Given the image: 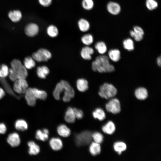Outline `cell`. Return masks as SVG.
Wrapping results in <instances>:
<instances>
[{
    "mask_svg": "<svg viewBox=\"0 0 161 161\" xmlns=\"http://www.w3.org/2000/svg\"><path fill=\"white\" fill-rule=\"evenodd\" d=\"M82 4L83 8L86 10H91L94 5L93 0H83Z\"/></svg>",
    "mask_w": 161,
    "mask_h": 161,
    "instance_id": "cell-38",
    "label": "cell"
},
{
    "mask_svg": "<svg viewBox=\"0 0 161 161\" xmlns=\"http://www.w3.org/2000/svg\"><path fill=\"white\" fill-rule=\"evenodd\" d=\"M135 95L136 98L139 100H144L148 96L147 90L144 87H139L135 91Z\"/></svg>",
    "mask_w": 161,
    "mask_h": 161,
    "instance_id": "cell-14",
    "label": "cell"
},
{
    "mask_svg": "<svg viewBox=\"0 0 161 161\" xmlns=\"http://www.w3.org/2000/svg\"><path fill=\"white\" fill-rule=\"evenodd\" d=\"M88 82L86 80L81 78L78 80L76 83L77 87L81 92H84L88 88Z\"/></svg>",
    "mask_w": 161,
    "mask_h": 161,
    "instance_id": "cell-20",
    "label": "cell"
},
{
    "mask_svg": "<svg viewBox=\"0 0 161 161\" xmlns=\"http://www.w3.org/2000/svg\"><path fill=\"white\" fill-rule=\"evenodd\" d=\"M25 98L28 104L30 106H34L36 103V100L32 90V88H28L25 93Z\"/></svg>",
    "mask_w": 161,
    "mask_h": 161,
    "instance_id": "cell-12",
    "label": "cell"
},
{
    "mask_svg": "<svg viewBox=\"0 0 161 161\" xmlns=\"http://www.w3.org/2000/svg\"><path fill=\"white\" fill-rule=\"evenodd\" d=\"M57 131L59 135L63 137H67L71 134L70 129L64 124H61L58 126L57 129Z\"/></svg>",
    "mask_w": 161,
    "mask_h": 161,
    "instance_id": "cell-17",
    "label": "cell"
},
{
    "mask_svg": "<svg viewBox=\"0 0 161 161\" xmlns=\"http://www.w3.org/2000/svg\"><path fill=\"white\" fill-rule=\"evenodd\" d=\"M28 87V84L25 79H18L14 81L13 89L18 94H24Z\"/></svg>",
    "mask_w": 161,
    "mask_h": 161,
    "instance_id": "cell-8",
    "label": "cell"
},
{
    "mask_svg": "<svg viewBox=\"0 0 161 161\" xmlns=\"http://www.w3.org/2000/svg\"><path fill=\"white\" fill-rule=\"evenodd\" d=\"M49 145L54 150L57 151L61 150L63 147V143L61 140L58 138H53L50 139Z\"/></svg>",
    "mask_w": 161,
    "mask_h": 161,
    "instance_id": "cell-13",
    "label": "cell"
},
{
    "mask_svg": "<svg viewBox=\"0 0 161 161\" xmlns=\"http://www.w3.org/2000/svg\"><path fill=\"white\" fill-rule=\"evenodd\" d=\"M123 44L124 48L129 51H131L134 49L133 41L131 38H128L124 40Z\"/></svg>",
    "mask_w": 161,
    "mask_h": 161,
    "instance_id": "cell-34",
    "label": "cell"
},
{
    "mask_svg": "<svg viewBox=\"0 0 161 161\" xmlns=\"http://www.w3.org/2000/svg\"><path fill=\"white\" fill-rule=\"evenodd\" d=\"M7 141L11 147H13L18 146L21 143L19 135L16 132L9 134L7 138Z\"/></svg>",
    "mask_w": 161,
    "mask_h": 161,
    "instance_id": "cell-9",
    "label": "cell"
},
{
    "mask_svg": "<svg viewBox=\"0 0 161 161\" xmlns=\"http://www.w3.org/2000/svg\"><path fill=\"white\" fill-rule=\"evenodd\" d=\"M89 151L91 154L93 156H95L99 154L101 151L100 144L95 142L92 143L89 147Z\"/></svg>",
    "mask_w": 161,
    "mask_h": 161,
    "instance_id": "cell-23",
    "label": "cell"
},
{
    "mask_svg": "<svg viewBox=\"0 0 161 161\" xmlns=\"http://www.w3.org/2000/svg\"><path fill=\"white\" fill-rule=\"evenodd\" d=\"M94 117L102 121L106 118V114L104 111L101 108L96 109L92 113Z\"/></svg>",
    "mask_w": 161,
    "mask_h": 161,
    "instance_id": "cell-29",
    "label": "cell"
},
{
    "mask_svg": "<svg viewBox=\"0 0 161 161\" xmlns=\"http://www.w3.org/2000/svg\"><path fill=\"white\" fill-rule=\"evenodd\" d=\"M32 90L36 99L44 100L46 98L47 95L45 91L35 88H32Z\"/></svg>",
    "mask_w": 161,
    "mask_h": 161,
    "instance_id": "cell-28",
    "label": "cell"
},
{
    "mask_svg": "<svg viewBox=\"0 0 161 161\" xmlns=\"http://www.w3.org/2000/svg\"><path fill=\"white\" fill-rule=\"evenodd\" d=\"M157 63L158 66H160L161 65V58L160 56L159 57L157 58Z\"/></svg>",
    "mask_w": 161,
    "mask_h": 161,
    "instance_id": "cell-47",
    "label": "cell"
},
{
    "mask_svg": "<svg viewBox=\"0 0 161 161\" xmlns=\"http://www.w3.org/2000/svg\"><path fill=\"white\" fill-rule=\"evenodd\" d=\"M7 128L4 123H0V134H4L6 131Z\"/></svg>",
    "mask_w": 161,
    "mask_h": 161,
    "instance_id": "cell-45",
    "label": "cell"
},
{
    "mask_svg": "<svg viewBox=\"0 0 161 161\" xmlns=\"http://www.w3.org/2000/svg\"><path fill=\"white\" fill-rule=\"evenodd\" d=\"M78 25L80 30L83 32L88 31L90 27V24L89 21L83 18L81 19L79 21Z\"/></svg>",
    "mask_w": 161,
    "mask_h": 161,
    "instance_id": "cell-26",
    "label": "cell"
},
{
    "mask_svg": "<svg viewBox=\"0 0 161 161\" xmlns=\"http://www.w3.org/2000/svg\"><path fill=\"white\" fill-rule=\"evenodd\" d=\"M114 148L115 151L119 155H120L123 151L126 149V145L125 143L123 142H117L114 145Z\"/></svg>",
    "mask_w": 161,
    "mask_h": 161,
    "instance_id": "cell-30",
    "label": "cell"
},
{
    "mask_svg": "<svg viewBox=\"0 0 161 161\" xmlns=\"http://www.w3.org/2000/svg\"><path fill=\"white\" fill-rule=\"evenodd\" d=\"M106 110L114 114L119 113L121 110L120 104L119 100L116 98H113L106 103Z\"/></svg>",
    "mask_w": 161,
    "mask_h": 161,
    "instance_id": "cell-7",
    "label": "cell"
},
{
    "mask_svg": "<svg viewBox=\"0 0 161 161\" xmlns=\"http://www.w3.org/2000/svg\"><path fill=\"white\" fill-rule=\"evenodd\" d=\"M95 47L99 53L101 54H104L107 51V47L103 41H100L96 44Z\"/></svg>",
    "mask_w": 161,
    "mask_h": 161,
    "instance_id": "cell-32",
    "label": "cell"
},
{
    "mask_svg": "<svg viewBox=\"0 0 161 161\" xmlns=\"http://www.w3.org/2000/svg\"><path fill=\"white\" fill-rule=\"evenodd\" d=\"M49 73V70L46 66L38 67L37 69V73L38 77L42 79L45 78Z\"/></svg>",
    "mask_w": 161,
    "mask_h": 161,
    "instance_id": "cell-24",
    "label": "cell"
},
{
    "mask_svg": "<svg viewBox=\"0 0 161 161\" xmlns=\"http://www.w3.org/2000/svg\"><path fill=\"white\" fill-rule=\"evenodd\" d=\"M64 93L63 100L65 102H69L75 95V92L69 84L67 81L61 80L56 85L53 93V96L57 100L60 99V95Z\"/></svg>",
    "mask_w": 161,
    "mask_h": 161,
    "instance_id": "cell-1",
    "label": "cell"
},
{
    "mask_svg": "<svg viewBox=\"0 0 161 161\" xmlns=\"http://www.w3.org/2000/svg\"><path fill=\"white\" fill-rule=\"evenodd\" d=\"M12 68L16 72L18 79H24L27 78L28 73L27 69L23 65L20 61L14 59L11 63Z\"/></svg>",
    "mask_w": 161,
    "mask_h": 161,
    "instance_id": "cell-5",
    "label": "cell"
},
{
    "mask_svg": "<svg viewBox=\"0 0 161 161\" xmlns=\"http://www.w3.org/2000/svg\"><path fill=\"white\" fill-rule=\"evenodd\" d=\"M108 11L113 15H117L121 11V7L120 4L116 2L111 1L108 3L107 6Z\"/></svg>",
    "mask_w": 161,
    "mask_h": 161,
    "instance_id": "cell-11",
    "label": "cell"
},
{
    "mask_svg": "<svg viewBox=\"0 0 161 161\" xmlns=\"http://www.w3.org/2000/svg\"><path fill=\"white\" fill-rule=\"evenodd\" d=\"M15 128L18 130L24 131L27 129L28 125L25 121L22 119L17 120L15 124Z\"/></svg>",
    "mask_w": 161,
    "mask_h": 161,
    "instance_id": "cell-27",
    "label": "cell"
},
{
    "mask_svg": "<svg viewBox=\"0 0 161 161\" xmlns=\"http://www.w3.org/2000/svg\"><path fill=\"white\" fill-rule=\"evenodd\" d=\"M75 119L73 109L69 107L65 113L64 116L65 120L68 123H73L75 122Z\"/></svg>",
    "mask_w": 161,
    "mask_h": 161,
    "instance_id": "cell-18",
    "label": "cell"
},
{
    "mask_svg": "<svg viewBox=\"0 0 161 161\" xmlns=\"http://www.w3.org/2000/svg\"><path fill=\"white\" fill-rule=\"evenodd\" d=\"M82 42L86 45L91 44L93 41V38L92 35L89 34H85L81 38Z\"/></svg>",
    "mask_w": 161,
    "mask_h": 161,
    "instance_id": "cell-35",
    "label": "cell"
},
{
    "mask_svg": "<svg viewBox=\"0 0 161 161\" xmlns=\"http://www.w3.org/2000/svg\"><path fill=\"white\" fill-rule=\"evenodd\" d=\"M38 27L36 24L33 23H31L28 24L25 29L26 34L30 37L35 36L38 34Z\"/></svg>",
    "mask_w": 161,
    "mask_h": 161,
    "instance_id": "cell-10",
    "label": "cell"
},
{
    "mask_svg": "<svg viewBox=\"0 0 161 161\" xmlns=\"http://www.w3.org/2000/svg\"><path fill=\"white\" fill-rule=\"evenodd\" d=\"M21 12L18 10L10 11L8 13V16L13 22H16L19 21L22 18Z\"/></svg>",
    "mask_w": 161,
    "mask_h": 161,
    "instance_id": "cell-22",
    "label": "cell"
},
{
    "mask_svg": "<svg viewBox=\"0 0 161 161\" xmlns=\"http://www.w3.org/2000/svg\"><path fill=\"white\" fill-rule=\"evenodd\" d=\"M130 33L131 36L136 41H140L143 39V36L137 34L133 30L131 31Z\"/></svg>",
    "mask_w": 161,
    "mask_h": 161,
    "instance_id": "cell-43",
    "label": "cell"
},
{
    "mask_svg": "<svg viewBox=\"0 0 161 161\" xmlns=\"http://www.w3.org/2000/svg\"><path fill=\"white\" fill-rule=\"evenodd\" d=\"M94 52V51L93 48L88 46H86L82 49L81 52V55L83 59L90 60L92 58L91 55Z\"/></svg>",
    "mask_w": 161,
    "mask_h": 161,
    "instance_id": "cell-15",
    "label": "cell"
},
{
    "mask_svg": "<svg viewBox=\"0 0 161 161\" xmlns=\"http://www.w3.org/2000/svg\"><path fill=\"white\" fill-rule=\"evenodd\" d=\"M102 130L105 133L109 134H111L115 131V126L113 122L109 121L103 126Z\"/></svg>",
    "mask_w": 161,
    "mask_h": 161,
    "instance_id": "cell-21",
    "label": "cell"
},
{
    "mask_svg": "<svg viewBox=\"0 0 161 161\" xmlns=\"http://www.w3.org/2000/svg\"><path fill=\"white\" fill-rule=\"evenodd\" d=\"M8 75L10 78L13 81H14L18 79L16 72L12 68L9 69Z\"/></svg>",
    "mask_w": 161,
    "mask_h": 161,
    "instance_id": "cell-40",
    "label": "cell"
},
{
    "mask_svg": "<svg viewBox=\"0 0 161 161\" xmlns=\"http://www.w3.org/2000/svg\"><path fill=\"white\" fill-rule=\"evenodd\" d=\"M40 4L44 7L49 6L51 4L52 0H38Z\"/></svg>",
    "mask_w": 161,
    "mask_h": 161,
    "instance_id": "cell-44",
    "label": "cell"
},
{
    "mask_svg": "<svg viewBox=\"0 0 161 161\" xmlns=\"http://www.w3.org/2000/svg\"><path fill=\"white\" fill-rule=\"evenodd\" d=\"M5 95L4 91L2 88H0V100L2 99Z\"/></svg>",
    "mask_w": 161,
    "mask_h": 161,
    "instance_id": "cell-46",
    "label": "cell"
},
{
    "mask_svg": "<svg viewBox=\"0 0 161 161\" xmlns=\"http://www.w3.org/2000/svg\"><path fill=\"white\" fill-rule=\"evenodd\" d=\"M117 92V89L113 85L105 83L100 86L98 94L101 97L107 99L114 97Z\"/></svg>",
    "mask_w": 161,
    "mask_h": 161,
    "instance_id": "cell-3",
    "label": "cell"
},
{
    "mask_svg": "<svg viewBox=\"0 0 161 161\" xmlns=\"http://www.w3.org/2000/svg\"><path fill=\"white\" fill-rule=\"evenodd\" d=\"M146 6L150 10H152L156 9L158 6L157 2L155 0H146Z\"/></svg>",
    "mask_w": 161,
    "mask_h": 161,
    "instance_id": "cell-36",
    "label": "cell"
},
{
    "mask_svg": "<svg viewBox=\"0 0 161 161\" xmlns=\"http://www.w3.org/2000/svg\"><path fill=\"white\" fill-rule=\"evenodd\" d=\"M93 71L100 73L111 72L114 71V66L110 64L109 58L106 55L97 56L92 63Z\"/></svg>",
    "mask_w": 161,
    "mask_h": 161,
    "instance_id": "cell-2",
    "label": "cell"
},
{
    "mask_svg": "<svg viewBox=\"0 0 161 161\" xmlns=\"http://www.w3.org/2000/svg\"><path fill=\"white\" fill-rule=\"evenodd\" d=\"M29 147L28 153L31 155H36L40 152V148L39 146L34 141H30L27 143Z\"/></svg>",
    "mask_w": 161,
    "mask_h": 161,
    "instance_id": "cell-19",
    "label": "cell"
},
{
    "mask_svg": "<svg viewBox=\"0 0 161 161\" xmlns=\"http://www.w3.org/2000/svg\"><path fill=\"white\" fill-rule=\"evenodd\" d=\"M49 131L47 129H44L42 130H38L35 134V138L38 140L45 141L47 140L49 137Z\"/></svg>",
    "mask_w": 161,
    "mask_h": 161,
    "instance_id": "cell-16",
    "label": "cell"
},
{
    "mask_svg": "<svg viewBox=\"0 0 161 161\" xmlns=\"http://www.w3.org/2000/svg\"><path fill=\"white\" fill-rule=\"evenodd\" d=\"M24 66L27 69H30L34 67L35 65L34 60L30 57H26L24 61Z\"/></svg>",
    "mask_w": 161,
    "mask_h": 161,
    "instance_id": "cell-33",
    "label": "cell"
},
{
    "mask_svg": "<svg viewBox=\"0 0 161 161\" xmlns=\"http://www.w3.org/2000/svg\"><path fill=\"white\" fill-rule=\"evenodd\" d=\"M47 32L48 35L51 37H55L58 34L57 28L55 26L52 25H49L47 27Z\"/></svg>",
    "mask_w": 161,
    "mask_h": 161,
    "instance_id": "cell-31",
    "label": "cell"
},
{
    "mask_svg": "<svg viewBox=\"0 0 161 161\" xmlns=\"http://www.w3.org/2000/svg\"><path fill=\"white\" fill-rule=\"evenodd\" d=\"M92 139V133L89 131H86L75 136V142L78 146H84L89 144Z\"/></svg>",
    "mask_w": 161,
    "mask_h": 161,
    "instance_id": "cell-4",
    "label": "cell"
},
{
    "mask_svg": "<svg viewBox=\"0 0 161 161\" xmlns=\"http://www.w3.org/2000/svg\"><path fill=\"white\" fill-rule=\"evenodd\" d=\"M73 109L76 118L79 119L82 118L83 116V112L80 110L75 108Z\"/></svg>",
    "mask_w": 161,
    "mask_h": 161,
    "instance_id": "cell-41",
    "label": "cell"
},
{
    "mask_svg": "<svg viewBox=\"0 0 161 161\" xmlns=\"http://www.w3.org/2000/svg\"><path fill=\"white\" fill-rule=\"evenodd\" d=\"M92 137L94 142L99 144L101 143L103 140V135L99 132H95L92 134Z\"/></svg>",
    "mask_w": 161,
    "mask_h": 161,
    "instance_id": "cell-37",
    "label": "cell"
},
{
    "mask_svg": "<svg viewBox=\"0 0 161 161\" xmlns=\"http://www.w3.org/2000/svg\"><path fill=\"white\" fill-rule=\"evenodd\" d=\"M133 31L137 34L143 36L144 35V31L140 27L135 26L134 27Z\"/></svg>",
    "mask_w": 161,
    "mask_h": 161,
    "instance_id": "cell-42",
    "label": "cell"
},
{
    "mask_svg": "<svg viewBox=\"0 0 161 161\" xmlns=\"http://www.w3.org/2000/svg\"><path fill=\"white\" fill-rule=\"evenodd\" d=\"M109 58L113 61H118L120 59V51L117 49H112L108 52Z\"/></svg>",
    "mask_w": 161,
    "mask_h": 161,
    "instance_id": "cell-25",
    "label": "cell"
},
{
    "mask_svg": "<svg viewBox=\"0 0 161 161\" xmlns=\"http://www.w3.org/2000/svg\"><path fill=\"white\" fill-rule=\"evenodd\" d=\"M51 57V54L48 50L40 49L32 55V58L38 62L47 61Z\"/></svg>",
    "mask_w": 161,
    "mask_h": 161,
    "instance_id": "cell-6",
    "label": "cell"
},
{
    "mask_svg": "<svg viewBox=\"0 0 161 161\" xmlns=\"http://www.w3.org/2000/svg\"><path fill=\"white\" fill-rule=\"evenodd\" d=\"M9 69L7 66L4 64L2 65L0 69V77L4 78L9 74Z\"/></svg>",
    "mask_w": 161,
    "mask_h": 161,
    "instance_id": "cell-39",
    "label": "cell"
}]
</instances>
